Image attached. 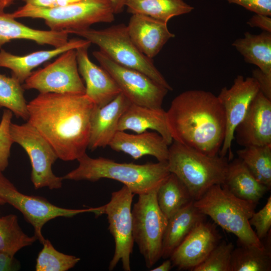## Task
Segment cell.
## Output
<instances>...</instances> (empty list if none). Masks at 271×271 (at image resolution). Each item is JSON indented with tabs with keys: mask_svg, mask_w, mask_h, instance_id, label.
Masks as SVG:
<instances>
[{
	"mask_svg": "<svg viewBox=\"0 0 271 271\" xmlns=\"http://www.w3.org/2000/svg\"><path fill=\"white\" fill-rule=\"evenodd\" d=\"M128 0H110L114 14L121 13Z\"/></svg>",
	"mask_w": 271,
	"mask_h": 271,
	"instance_id": "cell-42",
	"label": "cell"
},
{
	"mask_svg": "<svg viewBox=\"0 0 271 271\" xmlns=\"http://www.w3.org/2000/svg\"><path fill=\"white\" fill-rule=\"evenodd\" d=\"M125 7L129 13L144 15L167 24L173 17L194 9L183 0H128Z\"/></svg>",
	"mask_w": 271,
	"mask_h": 271,
	"instance_id": "cell-27",
	"label": "cell"
},
{
	"mask_svg": "<svg viewBox=\"0 0 271 271\" xmlns=\"http://www.w3.org/2000/svg\"><path fill=\"white\" fill-rule=\"evenodd\" d=\"M42 244L36 259V271H67L80 260L78 257L58 251L47 239Z\"/></svg>",
	"mask_w": 271,
	"mask_h": 271,
	"instance_id": "cell-33",
	"label": "cell"
},
{
	"mask_svg": "<svg viewBox=\"0 0 271 271\" xmlns=\"http://www.w3.org/2000/svg\"><path fill=\"white\" fill-rule=\"evenodd\" d=\"M13 114L10 110L5 109L0 122V171L2 172L9 165L11 149L14 143L10 132Z\"/></svg>",
	"mask_w": 271,
	"mask_h": 271,
	"instance_id": "cell-35",
	"label": "cell"
},
{
	"mask_svg": "<svg viewBox=\"0 0 271 271\" xmlns=\"http://www.w3.org/2000/svg\"><path fill=\"white\" fill-rule=\"evenodd\" d=\"M8 15L14 19H43L50 30H79L98 23H111L114 13L110 0H82L63 7L43 8L25 4Z\"/></svg>",
	"mask_w": 271,
	"mask_h": 271,
	"instance_id": "cell-7",
	"label": "cell"
},
{
	"mask_svg": "<svg viewBox=\"0 0 271 271\" xmlns=\"http://www.w3.org/2000/svg\"><path fill=\"white\" fill-rule=\"evenodd\" d=\"M118 131L130 130L137 133L148 129L159 133L170 146L173 140L167 123L166 111L131 103L121 115Z\"/></svg>",
	"mask_w": 271,
	"mask_h": 271,
	"instance_id": "cell-22",
	"label": "cell"
},
{
	"mask_svg": "<svg viewBox=\"0 0 271 271\" xmlns=\"http://www.w3.org/2000/svg\"><path fill=\"white\" fill-rule=\"evenodd\" d=\"M166 117L173 141L210 156L219 155L225 118L217 96L203 90L184 91L172 100Z\"/></svg>",
	"mask_w": 271,
	"mask_h": 271,
	"instance_id": "cell-2",
	"label": "cell"
},
{
	"mask_svg": "<svg viewBox=\"0 0 271 271\" xmlns=\"http://www.w3.org/2000/svg\"><path fill=\"white\" fill-rule=\"evenodd\" d=\"M158 188L139 195L131 209L133 240L148 268L161 258L163 239L168 221L158 205Z\"/></svg>",
	"mask_w": 271,
	"mask_h": 271,
	"instance_id": "cell-8",
	"label": "cell"
},
{
	"mask_svg": "<svg viewBox=\"0 0 271 271\" xmlns=\"http://www.w3.org/2000/svg\"><path fill=\"white\" fill-rule=\"evenodd\" d=\"M20 264L15 258V255L0 251V271L18 270Z\"/></svg>",
	"mask_w": 271,
	"mask_h": 271,
	"instance_id": "cell-39",
	"label": "cell"
},
{
	"mask_svg": "<svg viewBox=\"0 0 271 271\" xmlns=\"http://www.w3.org/2000/svg\"><path fill=\"white\" fill-rule=\"evenodd\" d=\"M26 4L33 6L43 8H52L56 7V0H23Z\"/></svg>",
	"mask_w": 271,
	"mask_h": 271,
	"instance_id": "cell-41",
	"label": "cell"
},
{
	"mask_svg": "<svg viewBox=\"0 0 271 271\" xmlns=\"http://www.w3.org/2000/svg\"><path fill=\"white\" fill-rule=\"evenodd\" d=\"M247 24L251 27L259 28L263 31L271 33V18L269 16L255 14Z\"/></svg>",
	"mask_w": 271,
	"mask_h": 271,
	"instance_id": "cell-40",
	"label": "cell"
},
{
	"mask_svg": "<svg viewBox=\"0 0 271 271\" xmlns=\"http://www.w3.org/2000/svg\"><path fill=\"white\" fill-rule=\"evenodd\" d=\"M22 85L24 89H36L40 93L85 94L76 49L64 52L52 63L33 71Z\"/></svg>",
	"mask_w": 271,
	"mask_h": 271,
	"instance_id": "cell-13",
	"label": "cell"
},
{
	"mask_svg": "<svg viewBox=\"0 0 271 271\" xmlns=\"http://www.w3.org/2000/svg\"><path fill=\"white\" fill-rule=\"evenodd\" d=\"M216 227L205 220L196 225L173 251L170 259L179 270H192L220 242Z\"/></svg>",
	"mask_w": 271,
	"mask_h": 271,
	"instance_id": "cell-15",
	"label": "cell"
},
{
	"mask_svg": "<svg viewBox=\"0 0 271 271\" xmlns=\"http://www.w3.org/2000/svg\"><path fill=\"white\" fill-rule=\"evenodd\" d=\"M0 171V198L19 210L34 228L35 235L42 244L45 240L42 233L45 224L57 217H72L77 214L93 213L94 208L68 209L57 206L46 198L25 194Z\"/></svg>",
	"mask_w": 271,
	"mask_h": 271,
	"instance_id": "cell-11",
	"label": "cell"
},
{
	"mask_svg": "<svg viewBox=\"0 0 271 271\" xmlns=\"http://www.w3.org/2000/svg\"><path fill=\"white\" fill-rule=\"evenodd\" d=\"M270 245L263 248L239 245L234 248L231 255L230 271H270Z\"/></svg>",
	"mask_w": 271,
	"mask_h": 271,
	"instance_id": "cell-29",
	"label": "cell"
},
{
	"mask_svg": "<svg viewBox=\"0 0 271 271\" xmlns=\"http://www.w3.org/2000/svg\"><path fill=\"white\" fill-rule=\"evenodd\" d=\"M249 223L255 229V233L261 241L270 230L271 197L268 198L265 205L257 212H254L249 219Z\"/></svg>",
	"mask_w": 271,
	"mask_h": 271,
	"instance_id": "cell-36",
	"label": "cell"
},
{
	"mask_svg": "<svg viewBox=\"0 0 271 271\" xmlns=\"http://www.w3.org/2000/svg\"><path fill=\"white\" fill-rule=\"evenodd\" d=\"M95 106L85 94L39 93L27 104V121L50 144L58 159L77 160L88 147Z\"/></svg>",
	"mask_w": 271,
	"mask_h": 271,
	"instance_id": "cell-1",
	"label": "cell"
},
{
	"mask_svg": "<svg viewBox=\"0 0 271 271\" xmlns=\"http://www.w3.org/2000/svg\"><path fill=\"white\" fill-rule=\"evenodd\" d=\"M77 161L78 167L62 177L63 180L96 182L110 179L122 183L138 195L157 189L170 173L167 162L120 163L102 157L92 158L86 153Z\"/></svg>",
	"mask_w": 271,
	"mask_h": 271,
	"instance_id": "cell-3",
	"label": "cell"
},
{
	"mask_svg": "<svg viewBox=\"0 0 271 271\" xmlns=\"http://www.w3.org/2000/svg\"><path fill=\"white\" fill-rule=\"evenodd\" d=\"M92 54L131 103L153 108H162L169 91L167 89L143 73L116 63L100 50L94 51Z\"/></svg>",
	"mask_w": 271,
	"mask_h": 271,
	"instance_id": "cell-12",
	"label": "cell"
},
{
	"mask_svg": "<svg viewBox=\"0 0 271 271\" xmlns=\"http://www.w3.org/2000/svg\"><path fill=\"white\" fill-rule=\"evenodd\" d=\"M90 44L76 49L78 71L85 82V94L96 106L101 107L112 100L121 91L109 73L90 60L88 53Z\"/></svg>",
	"mask_w": 271,
	"mask_h": 271,
	"instance_id": "cell-17",
	"label": "cell"
},
{
	"mask_svg": "<svg viewBox=\"0 0 271 271\" xmlns=\"http://www.w3.org/2000/svg\"><path fill=\"white\" fill-rule=\"evenodd\" d=\"M134 195L127 187L123 185L121 189L111 193L108 203L98 207L96 216L103 214L107 215L108 229L115 243L109 270H112L119 261H121L124 270H131L130 257L134 243L131 204Z\"/></svg>",
	"mask_w": 271,
	"mask_h": 271,
	"instance_id": "cell-9",
	"label": "cell"
},
{
	"mask_svg": "<svg viewBox=\"0 0 271 271\" xmlns=\"http://www.w3.org/2000/svg\"><path fill=\"white\" fill-rule=\"evenodd\" d=\"M5 204H6V202L0 198V205H3Z\"/></svg>",
	"mask_w": 271,
	"mask_h": 271,
	"instance_id": "cell-45",
	"label": "cell"
},
{
	"mask_svg": "<svg viewBox=\"0 0 271 271\" xmlns=\"http://www.w3.org/2000/svg\"><path fill=\"white\" fill-rule=\"evenodd\" d=\"M167 163L170 172L184 184L194 201L213 185L223 184L229 164L226 157L210 156L174 141Z\"/></svg>",
	"mask_w": 271,
	"mask_h": 271,
	"instance_id": "cell-5",
	"label": "cell"
},
{
	"mask_svg": "<svg viewBox=\"0 0 271 271\" xmlns=\"http://www.w3.org/2000/svg\"><path fill=\"white\" fill-rule=\"evenodd\" d=\"M258 203L237 198L225 187L217 184L212 186L194 206L215 224L235 235L239 245L264 246L249 223Z\"/></svg>",
	"mask_w": 271,
	"mask_h": 271,
	"instance_id": "cell-4",
	"label": "cell"
},
{
	"mask_svg": "<svg viewBox=\"0 0 271 271\" xmlns=\"http://www.w3.org/2000/svg\"><path fill=\"white\" fill-rule=\"evenodd\" d=\"M68 36L69 34L65 31L33 29L17 21L8 13L0 15V49L6 43L20 39L57 48L68 42Z\"/></svg>",
	"mask_w": 271,
	"mask_h": 271,
	"instance_id": "cell-23",
	"label": "cell"
},
{
	"mask_svg": "<svg viewBox=\"0 0 271 271\" xmlns=\"http://www.w3.org/2000/svg\"><path fill=\"white\" fill-rule=\"evenodd\" d=\"M221 185L238 198L257 203L269 190L254 178L238 158L229 163Z\"/></svg>",
	"mask_w": 271,
	"mask_h": 271,
	"instance_id": "cell-25",
	"label": "cell"
},
{
	"mask_svg": "<svg viewBox=\"0 0 271 271\" xmlns=\"http://www.w3.org/2000/svg\"><path fill=\"white\" fill-rule=\"evenodd\" d=\"M157 200L160 210L168 219L194 201L184 184L171 173L159 187Z\"/></svg>",
	"mask_w": 271,
	"mask_h": 271,
	"instance_id": "cell-28",
	"label": "cell"
},
{
	"mask_svg": "<svg viewBox=\"0 0 271 271\" xmlns=\"http://www.w3.org/2000/svg\"><path fill=\"white\" fill-rule=\"evenodd\" d=\"M232 45L244 61L258 67L262 72L271 74V33L263 31L257 35L248 32L236 39Z\"/></svg>",
	"mask_w": 271,
	"mask_h": 271,
	"instance_id": "cell-26",
	"label": "cell"
},
{
	"mask_svg": "<svg viewBox=\"0 0 271 271\" xmlns=\"http://www.w3.org/2000/svg\"><path fill=\"white\" fill-rule=\"evenodd\" d=\"M194 201L168 219L163 239L162 258H170L175 249L194 227L205 220L206 216L194 206Z\"/></svg>",
	"mask_w": 271,
	"mask_h": 271,
	"instance_id": "cell-24",
	"label": "cell"
},
{
	"mask_svg": "<svg viewBox=\"0 0 271 271\" xmlns=\"http://www.w3.org/2000/svg\"><path fill=\"white\" fill-rule=\"evenodd\" d=\"M66 32L80 36L91 44L96 45L100 51L116 63L140 71L169 91L173 90L154 64L152 59L143 54L133 44L124 24L101 30L89 28Z\"/></svg>",
	"mask_w": 271,
	"mask_h": 271,
	"instance_id": "cell-6",
	"label": "cell"
},
{
	"mask_svg": "<svg viewBox=\"0 0 271 271\" xmlns=\"http://www.w3.org/2000/svg\"><path fill=\"white\" fill-rule=\"evenodd\" d=\"M22 84L13 76L0 74V108L10 110L17 117L28 120V106Z\"/></svg>",
	"mask_w": 271,
	"mask_h": 271,
	"instance_id": "cell-32",
	"label": "cell"
},
{
	"mask_svg": "<svg viewBox=\"0 0 271 271\" xmlns=\"http://www.w3.org/2000/svg\"><path fill=\"white\" fill-rule=\"evenodd\" d=\"M252 77L257 82L260 91L268 99H271V74L262 72L258 68L252 71Z\"/></svg>",
	"mask_w": 271,
	"mask_h": 271,
	"instance_id": "cell-38",
	"label": "cell"
},
{
	"mask_svg": "<svg viewBox=\"0 0 271 271\" xmlns=\"http://www.w3.org/2000/svg\"><path fill=\"white\" fill-rule=\"evenodd\" d=\"M108 146L116 152H123L138 160L151 156L158 162H167L169 145L157 132L146 131L137 134L117 131Z\"/></svg>",
	"mask_w": 271,
	"mask_h": 271,
	"instance_id": "cell-20",
	"label": "cell"
},
{
	"mask_svg": "<svg viewBox=\"0 0 271 271\" xmlns=\"http://www.w3.org/2000/svg\"><path fill=\"white\" fill-rule=\"evenodd\" d=\"M10 132L14 143L20 145L29 157L31 180L35 188L60 189L63 179L56 176L52 169L58 158L48 141L28 121L22 124L12 122Z\"/></svg>",
	"mask_w": 271,
	"mask_h": 271,
	"instance_id": "cell-10",
	"label": "cell"
},
{
	"mask_svg": "<svg viewBox=\"0 0 271 271\" xmlns=\"http://www.w3.org/2000/svg\"><path fill=\"white\" fill-rule=\"evenodd\" d=\"M236 151L238 158L260 183L271 187V145L243 147Z\"/></svg>",
	"mask_w": 271,
	"mask_h": 271,
	"instance_id": "cell-30",
	"label": "cell"
},
{
	"mask_svg": "<svg viewBox=\"0 0 271 271\" xmlns=\"http://www.w3.org/2000/svg\"><path fill=\"white\" fill-rule=\"evenodd\" d=\"M15 0H0V15L5 13V10L11 6Z\"/></svg>",
	"mask_w": 271,
	"mask_h": 271,
	"instance_id": "cell-44",
	"label": "cell"
},
{
	"mask_svg": "<svg viewBox=\"0 0 271 271\" xmlns=\"http://www.w3.org/2000/svg\"><path fill=\"white\" fill-rule=\"evenodd\" d=\"M89 43H91L85 39H72L61 47L38 51L23 56L13 54L1 49L0 67L10 69L12 76L23 84L35 68L64 52Z\"/></svg>",
	"mask_w": 271,
	"mask_h": 271,
	"instance_id": "cell-21",
	"label": "cell"
},
{
	"mask_svg": "<svg viewBox=\"0 0 271 271\" xmlns=\"http://www.w3.org/2000/svg\"><path fill=\"white\" fill-rule=\"evenodd\" d=\"M234 140L243 147L271 145V99L260 91L235 128Z\"/></svg>",
	"mask_w": 271,
	"mask_h": 271,
	"instance_id": "cell-16",
	"label": "cell"
},
{
	"mask_svg": "<svg viewBox=\"0 0 271 271\" xmlns=\"http://www.w3.org/2000/svg\"><path fill=\"white\" fill-rule=\"evenodd\" d=\"M173 264L170 259L164 261L158 266L151 269V271H169L172 268Z\"/></svg>",
	"mask_w": 271,
	"mask_h": 271,
	"instance_id": "cell-43",
	"label": "cell"
},
{
	"mask_svg": "<svg viewBox=\"0 0 271 271\" xmlns=\"http://www.w3.org/2000/svg\"><path fill=\"white\" fill-rule=\"evenodd\" d=\"M230 4L241 6L255 14L270 17L271 0H227Z\"/></svg>",
	"mask_w": 271,
	"mask_h": 271,
	"instance_id": "cell-37",
	"label": "cell"
},
{
	"mask_svg": "<svg viewBox=\"0 0 271 271\" xmlns=\"http://www.w3.org/2000/svg\"><path fill=\"white\" fill-rule=\"evenodd\" d=\"M259 91V85L253 77L245 78L240 75L235 78L230 88L224 87L221 89L217 97L224 112L225 132L219 156L226 157L228 152L231 153L235 129L245 116L251 101Z\"/></svg>",
	"mask_w": 271,
	"mask_h": 271,
	"instance_id": "cell-14",
	"label": "cell"
},
{
	"mask_svg": "<svg viewBox=\"0 0 271 271\" xmlns=\"http://www.w3.org/2000/svg\"><path fill=\"white\" fill-rule=\"evenodd\" d=\"M131 103L121 93L107 104L95 106L90 119V130L88 147L94 151L105 148L118 131L119 119Z\"/></svg>",
	"mask_w": 271,
	"mask_h": 271,
	"instance_id": "cell-19",
	"label": "cell"
},
{
	"mask_svg": "<svg viewBox=\"0 0 271 271\" xmlns=\"http://www.w3.org/2000/svg\"><path fill=\"white\" fill-rule=\"evenodd\" d=\"M128 35L138 49L153 59L175 34L168 29L167 24L150 17L132 14L126 26Z\"/></svg>",
	"mask_w": 271,
	"mask_h": 271,
	"instance_id": "cell-18",
	"label": "cell"
},
{
	"mask_svg": "<svg viewBox=\"0 0 271 271\" xmlns=\"http://www.w3.org/2000/svg\"><path fill=\"white\" fill-rule=\"evenodd\" d=\"M234 246L232 242H220L206 259L192 271H230L232 253Z\"/></svg>",
	"mask_w": 271,
	"mask_h": 271,
	"instance_id": "cell-34",
	"label": "cell"
},
{
	"mask_svg": "<svg viewBox=\"0 0 271 271\" xmlns=\"http://www.w3.org/2000/svg\"><path fill=\"white\" fill-rule=\"evenodd\" d=\"M37 240L35 235L30 236L23 231L17 215L10 214L0 217V251L15 255Z\"/></svg>",
	"mask_w": 271,
	"mask_h": 271,
	"instance_id": "cell-31",
	"label": "cell"
}]
</instances>
